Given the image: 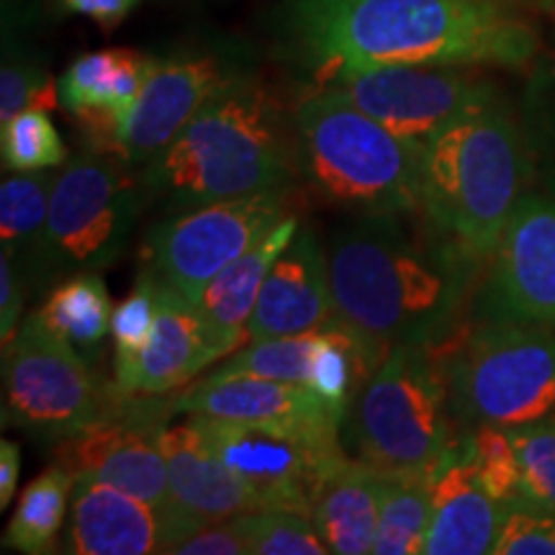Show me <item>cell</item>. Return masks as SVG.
<instances>
[{
	"instance_id": "1",
	"label": "cell",
	"mask_w": 555,
	"mask_h": 555,
	"mask_svg": "<svg viewBox=\"0 0 555 555\" xmlns=\"http://www.w3.org/2000/svg\"><path fill=\"white\" fill-rule=\"evenodd\" d=\"M281 31L319 82L380 65L525 67L540 50L509 0H288Z\"/></svg>"
},
{
	"instance_id": "2",
	"label": "cell",
	"mask_w": 555,
	"mask_h": 555,
	"mask_svg": "<svg viewBox=\"0 0 555 555\" xmlns=\"http://www.w3.org/2000/svg\"><path fill=\"white\" fill-rule=\"evenodd\" d=\"M406 217L358 214L330 240L335 317L384 352L429 345L446 330L461 296V266L470 262L435 229L420 237Z\"/></svg>"
},
{
	"instance_id": "3",
	"label": "cell",
	"mask_w": 555,
	"mask_h": 555,
	"mask_svg": "<svg viewBox=\"0 0 555 555\" xmlns=\"http://www.w3.org/2000/svg\"><path fill=\"white\" fill-rule=\"evenodd\" d=\"M296 168L281 101L255 73L227 82L142 168L152 206L168 214L288 185Z\"/></svg>"
},
{
	"instance_id": "4",
	"label": "cell",
	"mask_w": 555,
	"mask_h": 555,
	"mask_svg": "<svg viewBox=\"0 0 555 555\" xmlns=\"http://www.w3.org/2000/svg\"><path fill=\"white\" fill-rule=\"evenodd\" d=\"M527 180L525 139L496 101L425 144L420 214L466 260H491Z\"/></svg>"
},
{
	"instance_id": "5",
	"label": "cell",
	"mask_w": 555,
	"mask_h": 555,
	"mask_svg": "<svg viewBox=\"0 0 555 555\" xmlns=\"http://www.w3.org/2000/svg\"><path fill=\"white\" fill-rule=\"evenodd\" d=\"M294 144L296 168L330 204L358 214L420 211L425 144L399 137L335 90L319 88L298 103Z\"/></svg>"
},
{
	"instance_id": "6",
	"label": "cell",
	"mask_w": 555,
	"mask_h": 555,
	"mask_svg": "<svg viewBox=\"0 0 555 555\" xmlns=\"http://www.w3.org/2000/svg\"><path fill=\"white\" fill-rule=\"evenodd\" d=\"M427 347H391L352 401L345 442L367 466L427 474L455 448L446 376Z\"/></svg>"
},
{
	"instance_id": "7",
	"label": "cell",
	"mask_w": 555,
	"mask_h": 555,
	"mask_svg": "<svg viewBox=\"0 0 555 555\" xmlns=\"http://www.w3.org/2000/svg\"><path fill=\"white\" fill-rule=\"evenodd\" d=\"M150 206L142 170L111 152L88 150L57 176L31 286H50L88 270H106L127 253Z\"/></svg>"
},
{
	"instance_id": "8",
	"label": "cell",
	"mask_w": 555,
	"mask_h": 555,
	"mask_svg": "<svg viewBox=\"0 0 555 555\" xmlns=\"http://www.w3.org/2000/svg\"><path fill=\"white\" fill-rule=\"evenodd\" d=\"M440 367L461 425L522 427L555 412V330L494 322L463 339Z\"/></svg>"
},
{
	"instance_id": "9",
	"label": "cell",
	"mask_w": 555,
	"mask_h": 555,
	"mask_svg": "<svg viewBox=\"0 0 555 555\" xmlns=\"http://www.w3.org/2000/svg\"><path fill=\"white\" fill-rule=\"evenodd\" d=\"M127 391L93 373L60 332L34 311L3 352V422L47 442L86 433L121 406Z\"/></svg>"
},
{
	"instance_id": "10",
	"label": "cell",
	"mask_w": 555,
	"mask_h": 555,
	"mask_svg": "<svg viewBox=\"0 0 555 555\" xmlns=\"http://www.w3.org/2000/svg\"><path fill=\"white\" fill-rule=\"evenodd\" d=\"M288 217H294L288 185L168 214L147 229L142 262L196 304L221 270Z\"/></svg>"
},
{
	"instance_id": "11",
	"label": "cell",
	"mask_w": 555,
	"mask_h": 555,
	"mask_svg": "<svg viewBox=\"0 0 555 555\" xmlns=\"http://www.w3.org/2000/svg\"><path fill=\"white\" fill-rule=\"evenodd\" d=\"M189 416L221 461L270 509H298L311 515L322 486L350 461L339 435Z\"/></svg>"
},
{
	"instance_id": "12",
	"label": "cell",
	"mask_w": 555,
	"mask_h": 555,
	"mask_svg": "<svg viewBox=\"0 0 555 555\" xmlns=\"http://www.w3.org/2000/svg\"><path fill=\"white\" fill-rule=\"evenodd\" d=\"M322 88L335 90L352 106L399 137L427 144L450 124L496 103V90L466 67L380 65L347 69Z\"/></svg>"
},
{
	"instance_id": "13",
	"label": "cell",
	"mask_w": 555,
	"mask_h": 555,
	"mask_svg": "<svg viewBox=\"0 0 555 555\" xmlns=\"http://www.w3.org/2000/svg\"><path fill=\"white\" fill-rule=\"evenodd\" d=\"M170 414H176L172 399L127 393L121 406L99 425L57 442V463L73 476L116 486L157 509H176L159 442Z\"/></svg>"
},
{
	"instance_id": "14",
	"label": "cell",
	"mask_w": 555,
	"mask_h": 555,
	"mask_svg": "<svg viewBox=\"0 0 555 555\" xmlns=\"http://www.w3.org/2000/svg\"><path fill=\"white\" fill-rule=\"evenodd\" d=\"M247 73L229 52H178L152 57L142 93L116 127L106 152L144 168L183 131L227 82Z\"/></svg>"
},
{
	"instance_id": "15",
	"label": "cell",
	"mask_w": 555,
	"mask_h": 555,
	"mask_svg": "<svg viewBox=\"0 0 555 555\" xmlns=\"http://www.w3.org/2000/svg\"><path fill=\"white\" fill-rule=\"evenodd\" d=\"M486 304L496 322L555 330V198L525 193L491 255Z\"/></svg>"
},
{
	"instance_id": "16",
	"label": "cell",
	"mask_w": 555,
	"mask_h": 555,
	"mask_svg": "<svg viewBox=\"0 0 555 555\" xmlns=\"http://www.w3.org/2000/svg\"><path fill=\"white\" fill-rule=\"evenodd\" d=\"M198 519L178 509H157L88 476H75L69 519L60 553L75 555H152L172 553L201 530Z\"/></svg>"
},
{
	"instance_id": "17",
	"label": "cell",
	"mask_w": 555,
	"mask_h": 555,
	"mask_svg": "<svg viewBox=\"0 0 555 555\" xmlns=\"http://www.w3.org/2000/svg\"><path fill=\"white\" fill-rule=\"evenodd\" d=\"M176 414L214 416L240 425L339 435L345 416L335 412L314 388L247 373H208L198 384L172 397Z\"/></svg>"
},
{
	"instance_id": "18",
	"label": "cell",
	"mask_w": 555,
	"mask_h": 555,
	"mask_svg": "<svg viewBox=\"0 0 555 555\" xmlns=\"http://www.w3.org/2000/svg\"><path fill=\"white\" fill-rule=\"evenodd\" d=\"M221 358L224 356L214 343L196 304L170 283L159 281V304L152 335L137 352L114 358V380L127 393L168 397L189 386L204 367Z\"/></svg>"
},
{
	"instance_id": "19",
	"label": "cell",
	"mask_w": 555,
	"mask_h": 555,
	"mask_svg": "<svg viewBox=\"0 0 555 555\" xmlns=\"http://www.w3.org/2000/svg\"><path fill=\"white\" fill-rule=\"evenodd\" d=\"M335 317L330 266L311 229H301L278 255L247 324V343L322 330Z\"/></svg>"
},
{
	"instance_id": "20",
	"label": "cell",
	"mask_w": 555,
	"mask_h": 555,
	"mask_svg": "<svg viewBox=\"0 0 555 555\" xmlns=\"http://www.w3.org/2000/svg\"><path fill=\"white\" fill-rule=\"evenodd\" d=\"M168 461L170 496L183 515L201 525L270 509L206 442L196 422L168 425L159 435Z\"/></svg>"
},
{
	"instance_id": "21",
	"label": "cell",
	"mask_w": 555,
	"mask_h": 555,
	"mask_svg": "<svg viewBox=\"0 0 555 555\" xmlns=\"http://www.w3.org/2000/svg\"><path fill=\"white\" fill-rule=\"evenodd\" d=\"M433 525L425 555L494 553L506 504L486 489L466 448H453L433 476Z\"/></svg>"
},
{
	"instance_id": "22",
	"label": "cell",
	"mask_w": 555,
	"mask_h": 555,
	"mask_svg": "<svg viewBox=\"0 0 555 555\" xmlns=\"http://www.w3.org/2000/svg\"><path fill=\"white\" fill-rule=\"evenodd\" d=\"M152 57L134 50L80 54L62 73L60 103L82 124L90 150L106 152L111 137L142 93Z\"/></svg>"
},
{
	"instance_id": "23",
	"label": "cell",
	"mask_w": 555,
	"mask_h": 555,
	"mask_svg": "<svg viewBox=\"0 0 555 555\" xmlns=\"http://www.w3.org/2000/svg\"><path fill=\"white\" fill-rule=\"evenodd\" d=\"M296 232L298 219H283L266 240H260L249 253L221 270L198 296L196 307L224 358L232 356L242 343H247V324L258 304L262 283Z\"/></svg>"
},
{
	"instance_id": "24",
	"label": "cell",
	"mask_w": 555,
	"mask_h": 555,
	"mask_svg": "<svg viewBox=\"0 0 555 555\" xmlns=\"http://www.w3.org/2000/svg\"><path fill=\"white\" fill-rule=\"evenodd\" d=\"M386 470L363 461H347L319 491L314 522L330 553L367 555L376 547L380 504L386 491Z\"/></svg>"
},
{
	"instance_id": "25",
	"label": "cell",
	"mask_w": 555,
	"mask_h": 555,
	"mask_svg": "<svg viewBox=\"0 0 555 555\" xmlns=\"http://www.w3.org/2000/svg\"><path fill=\"white\" fill-rule=\"evenodd\" d=\"M54 332H60L82 358L93 363L114 322V304L95 270L62 278L37 309Z\"/></svg>"
},
{
	"instance_id": "26",
	"label": "cell",
	"mask_w": 555,
	"mask_h": 555,
	"mask_svg": "<svg viewBox=\"0 0 555 555\" xmlns=\"http://www.w3.org/2000/svg\"><path fill=\"white\" fill-rule=\"evenodd\" d=\"M54 183L57 176L47 170L13 172L0 183V247L21 268L26 281L37 266Z\"/></svg>"
},
{
	"instance_id": "27",
	"label": "cell",
	"mask_w": 555,
	"mask_h": 555,
	"mask_svg": "<svg viewBox=\"0 0 555 555\" xmlns=\"http://www.w3.org/2000/svg\"><path fill=\"white\" fill-rule=\"evenodd\" d=\"M75 486V476L65 466L54 463L26 483L21 491L16 512L5 527V551L24 555H44L60 551L57 538L65 522L67 499Z\"/></svg>"
},
{
	"instance_id": "28",
	"label": "cell",
	"mask_w": 555,
	"mask_h": 555,
	"mask_svg": "<svg viewBox=\"0 0 555 555\" xmlns=\"http://www.w3.org/2000/svg\"><path fill=\"white\" fill-rule=\"evenodd\" d=\"M388 474V470H386ZM433 476L427 474H388L384 504H380L376 555H416L425 553L427 532L433 525Z\"/></svg>"
},
{
	"instance_id": "29",
	"label": "cell",
	"mask_w": 555,
	"mask_h": 555,
	"mask_svg": "<svg viewBox=\"0 0 555 555\" xmlns=\"http://www.w3.org/2000/svg\"><path fill=\"white\" fill-rule=\"evenodd\" d=\"M314 339L317 330L304 332V335L255 339L242 350H234L214 373H247V376L309 386Z\"/></svg>"
},
{
	"instance_id": "30",
	"label": "cell",
	"mask_w": 555,
	"mask_h": 555,
	"mask_svg": "<svg viewBox=\"0 0 555 555\" xmlns=\"http://www.w3.org/2000/svg\"><path fill=\"white\" fill-rule=\"evenodd\" d=\"M0 155L5 172L50 170L67 163L65 142L44 108H24L0 127Z\"/></svg>"
},
{
	"instance_id": "31",
	"label": "cell",
	"mask_w": 555,
	"mask_h": 555,
	"mask_svg": "<svg viewBox=\"0 0 555 555\" xmlns=\"http://www.w3.org/2000/svg\"><path fill=\"white\" fill-rule=\"evenodd\" d=\"M519 463L522 502L555 515V412L522 427H509Z\"/></svg>"
},
{
	"instance_id": "32",
	"label": "cell",
	"mask_w": 555,
	"mask_h": 555,
	"mask_svg": "<svg viewBox=\"0 0 555 555\" xmlns=\"http://www.w3.org/2000/svg\"><path fill=\"white\" fill-rule=\"evenodd\" d=\"M253 555H327L330 547L314 517L298 509L247 512Z\"/></svg>"
},
{
	"instance_id": "33",
	"label": "cell",
	"mask_w": 555,
	"mask_h": 555,
	"mask_svg": "<svg viewBox=\"0 0 555 555\" xmlns=\"http://www.w3.org/2000/svg\"><path fill=\"white\" fill-rule=\"evenodd\" d=\"M60 82L50 78L31 52H21L16 44H5L0 69V127L9 124L24 108H57Z\"/></svg>"
},
{
	"instance_id": "34",
	"label": "cell",
	"mask_w": 555,
	"mask_h": 555,
	"mask_svg": "<svg viewBox=\"0 0 555 555\" xmlns=\"http://www.w3.org/2000/svg\"><path fill=\"white\" fill-rule=\"evenodd\" d=\"M466 453L474 463L478 478L486 489L506 506L522 502V489H519V463L517 450L512 442L509 427L481 425L466 440Z\"/></svg>"
},
{
	"instance_id": "35",
	"label": "cell",
	"mask_w": 555,
	"mask_h": 555,
	"mask_svg": "<svg viewBox=\"0 0 555 555\" xmlns=\"http://www.w3.org/2000/svg\"><path fill=\"white\" fill-rule=\"evenodd\" d=\"M159 304V281L150 268H142L137 278V286L114 309L111 335H114V358H127L147 343L155 327Z\"/></svg>"
},
{
	"instance_id": "36",
	"label": "cell",
	"mask_w": 555,
	"mask_h": 555,
	"mask_svg": "<svg viewBox=\"0 0 555 555\" xmlns=\"http://www.w3.org/2000/svg\"><path fill=\"white\" fill-rule=\"evenodd\" d=\"M494 555H555V515L535 504L506 506Z\"/></svg>"
},
{
	"instance_id": "37",
	"label": "cell",
	"mask_w": 555,
	"mask_h": 555,
	"mask_svg": "<svg viewBox=\"0 0 555 555\" xmlns=\"http://www.w3.org/2000/svg\"><path fill=\"white\" fill-rule=\"evenodd\" d=\"M176 555H253L249 545L247 519L245 515L217 519L185 538L176 551Z\"/></svg>"
},
{
	"instance_id": "38",
	"label": "cell",
	"mask_w": 555,
	"mask_h": 555,
	"mask_svg": "<svg viewBox=\"0 0 555 555\" xmlns=\"http://www.w3.org/2000/svg\"><path fill=\"white\" fill-rule=\"evenodd\" d=\"M26 288H29V281L21 273V268L9 255L0 253V347L3 352L9 350L21 322H24L21 309H24Z\"/></svg>"
},
{
	"instance_id": "39",
	"label": "cell",
	"mask_w": 555,
	"mask_h": 555,
	"mask_svg": "<svg viewBox=\"0 0 555 555\" xmlns=\"http://www.w3.org/2000/svg\"><path fill=\"white\" fill-rule=\"evenodd\" d=\"M57 3L62 11L95 21L101 29H116L137 9L139 0H57Z\"/></svg>"
},
{
	"instance_id": "40",
	"label": "cell",
	"mask_w": 555,
	"mask_h": 555,
	"mask_svg": "<svg viewBox=\"0 0 555 555\" xmlns=\"http://www.w3.org/2000/svg\"><path fill=\"white\" fill-rule=\"evenodd\" d=\"M18 470H21V450L16 442L3 440L0 442V509L11 504L13 491L18 483Z\"/></svg>"
},
{
	"instance_id": "41",
	"label": "cell",
	"mask_w": 555,
	"mask_h": 555,
	"mask_svg": "<svg viewBox=\"0 0 555 555\" xmlns=\"http://www.w3.org/2000/svg\"><path fill=\"white\" fill-rule=\"evenodd\" d=\"M545 5H551V9H555V0H543Z\"/></svg>"
}]
</instances>
